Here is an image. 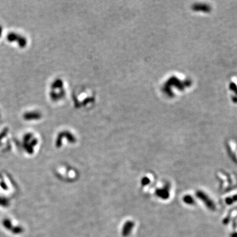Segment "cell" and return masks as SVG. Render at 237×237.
<instances>
[{"mask_svg":"<svg viewBox=\"0 0 237 237\" xmlns=\"http://www.w3.org/2000/svg\"><path fill=\"white\" fill-rule=\"evenodd\" d=\"M134 227V223L133 221H128L124 225L123 228L122 234L123 236H127L131 232V231L133 230Z\"/></svg>","mask_w":237,"mask_h":237,"instance_id":"1","label":"cell"},{"mask_svg":"<svg viewBox=\"0 0 237 237\" xmlns=\"http://www.w3.org/2000/svg\"><path fill=\"white\" fill-rule=\"evenodd\" d=\"M156 194L158 196L160 197L163 199H166L169 197V190L167 188H164L162 189H159L156 191Z\"/></svg>","mask_w":237,"mask_h":237,"instance_id":"2","label":"cell"},{"mask_svg":"<svg viewBox=\"0 0 237 237\" xmlns=\"http://www.w3.org/2000/svg\"><path fill=\"white\" fill-rule=\"evenodd\" d=\"M2 225H3L4 228H5L6 229L9 230V231H11V230L13 229V228L14 227V226H13L12 224L11 221L10 219H4L3 221H2Z\"/></svg>","mask_w":237,"mask_h":237,"instance_id":"3","label":"cell"},{"mask_svg":"<svg viewBox=\"0 0 237 237\" xmlns=\"http://www.w3.org/2000/svg\"><path fill=\"white\" fill-rule=\"evenodd\" d=\"M23 232V229L20 226H17L14 227L13 228V229L11 230V232L15 234H21L22 232Z\"/></svg>","mask_w":237,"mask_h":237,"instance_id":"4","label":"cell"},{"mask_svg":"<svg viewBox=\"0 0 237 237\" xmlns=\"http://www.w3.org/2000/svg\"><path fill=\"white\" fill-rule=\"evenodd\" d=\"M149 179H148V178H144L142 181V183L144 184V185H146L147 183H149Z\"/></svg>","mask_w":237,"mask_h":237,"instance_id":"5","label":"cell"}]
</instances>
